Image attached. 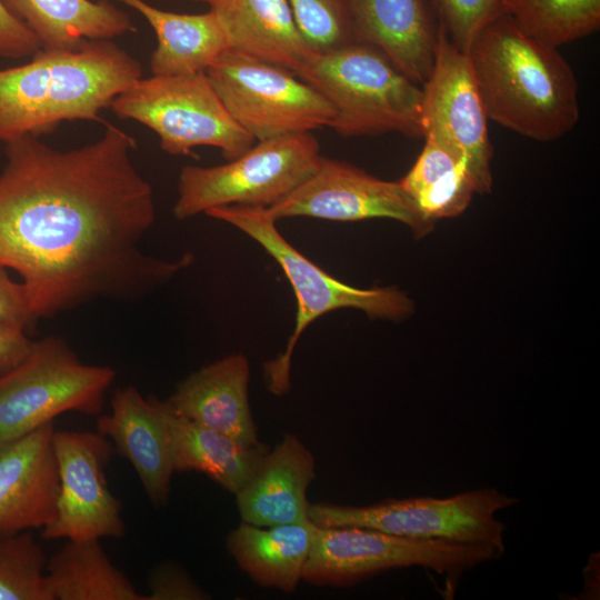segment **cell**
Returning a JSON list of instances; mask_svg holds the SVG:
<instances>
[{"label":"cell","instance_id":"cell-6","mask_svg":"<svg viewBox=\"0 0 600 600\" xmlns=\"http://www.w3.org/2000/svg\"><path fill=\"white\" fill-rule=\"evenodd\" d=\"M321 157L318 140L306 132L257 141L224 164L186 166L173 216L186 220L226 206L269 208L306 181Z\"/></svg>","mask_w":600,"mask_h":600},{"label":"cell","instance_id":"cell-33","mask_svg":"<svg viewBox=\"0 0 600 600\" xmlns=\"http://www.w3.org/2000/svg\"><path fill=\"white\" fill-rule=\"evenodd\" d=\"M34 321L24 286L22 282H14L8 269L0 266V323L27 328Z\"/></svg>","mask_w":600,"mask_h":600},{"label":"cell","instance_id":"cell-34","mask_svg":"<svg viewBox=\"0 0 600 600\" xmlns=\"http://www.w3.org/2000/svg\"><path fill=\"white\" fill-rule=\"evenodd\" d=\"M32 346L26 328L0 323V378L18 367L29 356Z\"/></svg>","mask_w":600,"mask_h":600},{"label":"cell","instance_id":"cell-13","mask_svg":"<svg viewBox=\"0 0 600 600\" xmlns=\"http://www.w3.org/2000/svg\"><path fill=\"white\" fill-rule=\"evenodd\" d=\"M59 491L53 521L42 528L47 540L120 538L122 503L110 491L104 468L113 447L99 432H53Z\"/></svg>","mask_w":600,"mask_h":600},{"label":"cell","instance_id":"cell-18","mask_svg":"<svg viewBox=\"0 0 600 600\" xmlns=\"http://www.w3.org/2000/svg\"><path fill=\"white\" fill-rule=\"evenodd\" d=\"M249 361L229 354L190 373L166 400L179 416L226 433L241 443H260L252 419Z\"/></svg>","mask_w":600,"mask_h":600},{"label":"cell","instance_id":"cell-22","mask_svg":"<svg viewBox=\"0 0 600 600\" xmlns=\"http://www.w3.org/2000/svg\"><path fill=\"white\" fill-rule=\"evenodd\" d=\"M316 524L254 526L242 522L227 537L228 552L256 583L292 592L302 580Z\"/></svg>","mask_w":600,"mask_h":600},{"label":"cell","instance_id":"cell-24","mask_svg":"<svg viewBox=\"0 0 600 600\" xmlns=\"http://www.w3.org/2000/svg\"><path fill=\"white\" fill-rule=\"evenodd\" d=\"M44 49H76L86 40H111L136 28L108 0H1Z\"/></svg>","mask_w":600,"mask_h":600},{"label":"cell","instance_id":"cell-14","mask_svg":"<svg viewBox=\"0 0 600 600\" xmlns=\"http://www.w3.org/2000/svg\"><path fill=\"white\" fill-rule=\"evenodd\" d=\"M278 221L309 217L330 221L389 218L408 226L417 238L433 230L399 181H386L344 161L321 157L316 171L290 194L267 208Z\"/></svg>","mask_w":600,"mask_h":600},{"label":"cell","instance_id":"cell-4","mask_svg":"<svg viewBox=\"0 0 600 600\" xmlns=\"http://www.w3.org/2000/svg\"><path fill=\"white\" fill-rule=\"evenodd\" d=\"M333 107L341 137L397 132L422 137V87L376 48L353 42L317 53L297 74Z\"/></svg>","mask_w":600,"mask_h":600},{"label":"cell","instance_id":"cell-35","mask_svg":"<svg viewBox=\"0 0 600 600\" xmlns=\"http://www.w3.org/2000/svg\"><path fill=\"white\" fill-rule=\"evenodd\" d=\"M191 1H199V2H206L211 4L214 0H191Z\"/></svg>","mask_w":600,"mask_h":600},{"label":"cell","instance_id":"cell-20","mask_svg":"<svg viewBox=\"0 0 600 600\" xmlns=\"http://www.w3.org/2000/svg\"><path fill=\"white\" fill-rule=\"evenodd\" d=\"M230 49L296 76L317 54L303 38L288 0H214Z\"/></svg>","mask_w":600,"mask_h":600},{"label":"cell","instance_id":"cell-19","mask_svg":"<svg viewBox=\"0 0 600 600\" xmlns=\"http://www.w3.org/2000/svg\"><path fill=\"white\" fill-rule=\"evenodd\" d=\"M314 477L310 450L286 434L236 493L242 522L268 527L309 521L307 490Z\"/></svg>","mask_w":600,"mask_h":600},{"label":"cell","instance_id":"cell-3","mask_svg":"<svg viewBox=\"0 0 600 600\" xmlns=\"http://www.w3.org/2000/svg\"><path fill=\"white\" fill-rule=\"evenodd\" d=\"M142 78L141 63L111 40L40 49L0 69V141L49 133L63 121L101 122V110Z\"/></svg>","mask_w":600,"mask_h":600},{"label":"cell","instance_id":"cell-17","mask_svg":"<svg viewBox=\"0 0 600 600\" xmlns=\"http://www.w3.org/2000/svg\"><path fill=\"white\" fill-rule=\"evenodd\" d=\"M357 42L382 52L404 76L428 79L439 26L428 0H349Z\"/></svg>","mask_w":600,"mask_h":600},{"label":"cell","instance_id":"cell-29","mask_svg":"<svg viewBox=\"0 0 600 600\" xmlns=\"http://www.w3.org/2000/svg\"><path fill=\"white\" fill-rule=\"evenodd\" d=\"M311 49L323 53L356 41L349 0H288Z\"/></svg>","mask_w":600,"mask_h":600},{"label":"cell","instance_id":"cell-30","mask_svg":"<svg viewBox=\"0 0 600 600\" xmlns=\"http://www.w3.org/2000/svg\"><path fill=\"white\" fill-rule=\"evenodd\" d=\"M438 26L468 53L482 30L508 13V0H428Z\"/></svg>","mask_w":600,"mask_h":600},{"label":"cell","instance_id":"cell-10","mask_svg":"<svg viewBox=\"0 0 600 600\" xmlns=\"http://www.w3.org/2000/svg\"><path fill=\"white\" fill-rule=\"evenodd\" d=\"M501 554L489 543L410 539L362 527L316 526L302 580L313 586L348 587L381 571L411 566L457 574Z\"/></svg>","mask_w":600,"mask_h":600},{"label":"cell","instance_id":"cell-1","mask_svg":"<svg viewBox=\"0 0 600 600\" xmlns=\"http://www.w3.org/2000/svg\"><path fill=\"white\" fill-rule=\"evenodd\" d=\"M4 143L0 266L21 277L36 320L140 299L192 263L191 253L166 260L142 250L154 194L121 128L107 123L98 140L69 150L30 134Z\"/></svg>","mask_w":600,"mask_h":600},{"label":"cell","instance_id":"cell-9","mask_svg":"<svg viewBox=\"0 0 600 600\" xmlns=\"http://www.w3.org/2000/svg\"><path fill=\"white\" fill-rule=\"evenodd\" d=\"M518 499L483 488L449 498L387 499L362 507L310 503L308 516L318 527H362L410 539L489 543L504 552V523L496 513Z\"/></svg>","mask_w":600,"mask_h":600},{"label":"cell","instance_id":"cell-7","mask_svg":"<svg viewBox=\"0 0 600 600\" xmlns=\"http://www.w3.org/2000/svg\"><path fill=\"white\" fill-rule=\"evenodd\" d=\"M110 108L156 132L161 149L172 156L206 146L231 160L256 143L229 114L206 72L140 78Z\"/></svg>","mask_w":600,"mask_h":600},{"label":"cell","instance_id":"cell-12","mask_svg":"<svg viewBox=\"0 0 600 600\" xmlns=\"http://www.w3.org/2000/svg\"><path fill=\"white\" fill-rule=\"evenodd\" d=\"M422 130L456 151L466 162L477 193L491 191L493 148L488 117L468 53L439 27L432 70L421 86Z\"/></svg>","mask_w":600,"mask_h":600},{"label":"cell","instance_id":"cell-26","mask_svg":"<svg viewBox=\"0 0 600 600\" xmlns=\"http://www.w3.org/2000/svg\"><path fill=\"white\" fill-rule=\"evenodd\" d=\"M423 138L419 157L399 182L428 219L457 217L477 193L474 182L456 151L429 134Z\"/></svg>","mask_w":600,"mask_h":600},{"label":"cell","instance_id":"cell-21","mask_svg":"<svg viewBox=\"0 0 600 600\" xmlns=\"http://www.w3.org/2000/svg\"><path fill=\"white\" fill-rule=\"evenodd\" d=\"M119 1L140 12L152 27L157 47L151 54L153 76H177L206 70L230 49L224 29L211 9L188 14L154 8L143 0Z\"/></svg>","mask_w":600,"mask_h":600},{"label":"cell","instance_id":"cell-32","mask_svg":"<svg viewBox=\"0 0 600 600\" xmlns=\"http://www.w3.org/2000/svg\"><path fill=\"white\" fill-rule=\"evenodd\" d=\"M40 49L42 44L36 34L0 0V58L32 57Z\"/></svg>","mask_w":600,"mask_h":600},{"label":"cell","instance_id":"cell-25","mask_svg":"<svg viewBox=\"0 0 600 600\" xmlns=\"http://www.w3.org/2000/svg\"><path fill=\"white\" fill-rule=\"evenodd\" d=\"M46 574L52 600H146L99 539L67 540L48 559Z\"/></svg>","mask_w":600,"mask_h":600},{"label":"cell","instance_id":"cell-28","mask_svg":"<svg viewBox=\"0 0 600 600\" xmlns=\"http://www.w3.org/2000/svg\"><path fill=\"white\" fill-rule=\"evenodd\" d=\"M47 561L29 530L0 534V600H52Z\"/></svg>","mask_w":600,"mask_h":600},{"label":"cell","instance_id":"cell-15","mask_svg":"<svg viewBox=\"0 0 600 600\" xmlns=\"http://www.w3.org/2000/svg\"><path fill=\"white\" fill-rule=\"evenodd\" d=\"M53 432L50 422L0 441V534L42 529L53 521L59 491Z\"/></svg>","mask_w":600,"mask_h":600},{"label":"cell","instance_id":"cell-5","mask_svg":"<svg viewBox=\"0 0 600 600\" xmlns=\"http://www.w3.org/2000/svg\"><path fill=\"white\" fill-rule=\"evenodd\" d=\"M204 214L258 242L278 262L293 289L298 304L294 329L282 353L263 366L268 389L276 396L289 391L293 350L303 331L321 316L352 308L372 319L401 320L413 312L412 300L394 287L359 289L323 271L284 239L267 208L226 206Z\"/></svg>","mask_w":600,"mask_h":600},{"label":"cell","instance_id":"cell-11","mask_svg":"<svg viewBox=\"0 0 600 600\" xmlns=\"http://www.w3.org/2000/svg\"><path fill=\"white\" fill-rule=\"evenodd\" d=\"M206 73L229 114L256 141L311 132L334 118L331 103L292 71L233 49Z\"/></svg>","mask_w":600,"mask_h":600},{"label":"cell","instance_id":"cell-27","mask_svg":"<svg viewBox=\"0 0 600 600\" xmlns=\"http://www.w3.org/2000/svg\"><path fill=\"white\" fill-rule=\"evenodd\" d=\"M508 14L530 37L559 48L599 29L600 0H508Z\"/></svg>","mask_w":600,"mask_h":600},{"label":"cell","instance_id":"cell-8","mask_svg":"<svg viewBox=\"0 0 600 600\" xmlns=\"http://www.w3.org/2000/svg\"><path fill=\"white\" fill-rule=\"evenodd\" d=\"M114 378L111 367L83 363L61 337L33 341L29 356L0 378V441L68 411L100 414Z\"/></svg>","mask_w":600,"mask_h":600},{"label":"cell","instance_id":"cell-16","mask_svg":"<svg viewBox=\"0 0 600 600\" xmlns=\"http://www.w3.org/2000/svg\"><path fill=\"white\" fill-rule=\"evenodd\" d=\"M97 432L131 462L150 502L166 506L174 471L163 401L144 398L133 386L117 388L110 413L97 420Z\"/></svg>","mask_w":600,"mask_h":600},{"label":"cell","instance_id":"cell-31","mask_svg":"<svg viewBox=\"0 0 600 600\" xmlns=\"http://www.w3.org/2000/svg\"><path fill=\"white\" fill-rule=\"evenodd\" d=\"M146 600H203L210 596L177 563L162 562L148 577Z\"/></svg>","mask_w":600,"mask_h":600},{"label":"cell","instance_id":"cell-23","mask_svg":"<svg viewBox=\"0 0 600 600\" xmlns=\"http://www.w3.org/2000/svg\"><path fill=\"white\" fill-rule=\"evenodd\" d=\"M163 406L173 471L202 472L236 494L250 479L268 447L241 443L226 433L177 414L166 400Z\"/></svg>","mask_w":600,"mask_h":600},{"label":"cell","instance_id":"cell-2","mask_svg":"<svg viewBox=\"0 0 600 600\" xmlns=\"http://www.w3.org/2000/svg\"><path fill=\"white\" fill-rule=\"evenodd\" d=\"M558 49L508 13L487 26L468 56L488 119L542 142L570 132L580 118L578 81Z\"/></svg>","mask_w":600,"mask_h":600}]
</instances>
